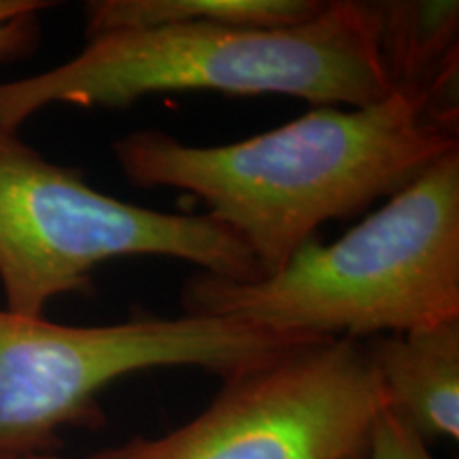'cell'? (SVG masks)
Listing matches in <instances>:
<instances>
[{
    "mask_svg": "<svg viewBox=\"0 0 459 459\" xmlns=\"http://www.w3.org/2000/svg\"><path fill=\"white\" fill-rule=\"evenodd\" d=\"M132 186L175 187L243 243L271 277L332 220L392 198L459 149L457 132L402 94L368 107H313L294 122L226 145L136 130L113 143Z\"/></svg>",
    "mask_w": 459,
    "mask_h": 459,
    "instance_id": "6da1fadb",
    "label": "cell"
},
{
    "mask_svg": "<svg viewBox=\"0 0 459 459\" xmlns=\"http://www.w3.org/2000/svg\"><path fill=\"white\" fill-rule=\"evenodd\" d=\"M181 307L281 334L366 338L459 319V149L330 245L311 240L279 273H198Z\"/></svg>",
    "mask_w": 459,
    "mask_h": 459,
    "instance_id": "7a4b0ae2",
    "label": "cell"
},
{
    "mask_svg": "<svg viewBox=\"0 0 459 459\" xmlns=\"http://www.w3.org/2000/svg\"><path fill=\"white\" fill-rule=\"evenodd\" d=\"M169 91L281 94L313 107H368L394 94L368 4L334 0L285 30L166 26L88 39L60 66L0 83V128L17 132L51 105L122 111Z\"/></svg>",
    "mask_w": 459,
    "mask_h": 459,
    "instance_id": "3957f363",
    "label": "cell"
},
{
    "mask_svg": "<svg viewBox=\"0 0 459 459\" xmlns=\"http://www.w3.org/2000/svg\"><path fill=\"white\" fill-rule=\"evenodd\" d=\"M158 255L230 281H257L254 255L203 215L166 213L102 194L83 172L43 158L0 128V287L7 311L45 317L56 298L88 294L115 257Z\"/></svg>",
    "mask_w": 459,
    "mask_h": 459,
    "instance_id": "277c9868",
    "label": "cell"
},
{
    "mask_svg": "<svg viewBox=\"0 0 459 459\" xmlns=\"http://www.w3.org/2000/svg\"><path fill=\"white\" fill-rule=\"evenodd\" d=\"M232 319L141 313L113 325H65L0 311V459L48 455L68 428L105 421L100 394L156 368L226 378L315 341Z\"/></svg>",
    "mask_w": 459,
    "mask_h": 459,
    "instance_id": "5b68a950",
    "label": "cell"
},
{
    "mask_svg": "<svg viewBox=\"0 0 459 459\" xmlns=\"http://www.w3.org/2000/svg\"><path fill=\"white\" fill-rule=\"evenodd\" d=\"M385 406L364 342L315 338L223 378L181 428L85 459H366Z\"/></svg>",
    "mask_w": 459,
    "mask_h": 459,
    "instance_id": "8992f818",
    "label": "cell"
},
{
    "mask_svg": "<svg viewBox=\"0 0 459 459\" xmlns=\"http://www.w3.org/2000/svg\"><path fill=\"white\" fill-rule=\"evenodd\" d=\"M366 4L378 62L394 94L419 102L436 124L457 132V0H378Z\"/></svg>",
    "mask_w": 459,
    "mask_h": 459,
    "instance_id": "52a82bcc",
    "label": "cell"
},
{
    "mask_svg": "<svg viewBox=\"0 0 459 459\" xmlns=\"http://www.w3.org/2000/svg\"><path fill=\"white\" fill-rule=\"evenodd\" d=\"M387 409L429 445L459 438V319L366 338Z\"/></svg>",
    "mask_w": 459,
    "mask_h": 459,
    "instance_id": "ba28073f",
    "label": "cell"
},
{
    "mask_svg": "<svg viewBox=\"0 0 459 459\" xmlns=\"http://www.w3.org/2000/svg\"><path fill=\"white\" fill-rule=\"evenodd\" d=\"M321 0H91L85 3L88 39L166 26H221L285 30L325 9Z\"/></svg>",
    "mask_w": 459,
    "mask_h": 459,
    "instance_id": "9c48e42d",
    "label": "cell"
},
{
    "mask_svg": "<svg viewBox=\"0 0 459 459\" xmlns=\"http://www.w3.org/2000/svg\"><path fill=\"white\" fill-rule=\"evenodd\" d=\"M51 0H0V62L28 56L39 45V15L54 9Z\"/></svg>",
    "mask_w": 459,
    "mask_h": 459,
    "instance_id": "30bf717a",
    "label": "cell"
},
{
    "mask_svg": "<svg viewBox=\"0 0 459 459\" xmlns=\"http://www.w3.org/2000/svg\"><path fill=\"white\" fill-rule=\"evenodd\" d=\"M366 459H434L426 440L392 411L383 409L372 429Z\"/></svg>",
    "mask_w": 459,
    "mask_h": 459,
    "instance_id": "8fae6325",
    "label": "cell"
},
{
    "mask_svg": "<svg viewBox=\"0 0 459 459\" xmlns=\"http://www.w3.org/2000/svg\"><path fill=\"white\" fill-rule=\"evenodd\" d=\"M11 459H60L56 453H48V455H28V457H11Z\"/></svg>",
    "mask_w": 459,
    "mask_h": 459,
    "instance_id": "7c38bea8",
    "label": "cell"
}]
</instances>
